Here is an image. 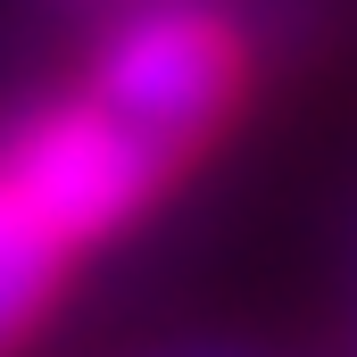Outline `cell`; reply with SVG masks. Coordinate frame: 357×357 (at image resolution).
<instances>
[{
    "instance_id": "6da1fadb",
    "label": "cell",
    "mask_w": 357,
    "mask_h": 357,
    "mask_svg": "<svg viewBox=\"0 0 357 357\" xmlns=\"http://www.w3.org/2000/svg\"><path fill=\"white\" fill-rule=\"evenodd\" d=\"M84 100L183 175L250 100V33L225 0H125L108 8Z\"/></svg>"
},
{
    "instance_id": "7a4b0ae2",
    "label": "cell",
    "mask_w": 357,
    "mask_h": 357,
    "mask_svg": "<svg viewBox=\"0 0 357 357\" xmlns=\"http://www.w3.org/2000/svg\"><path fill=\"white\" fill-rule=\"evenodd\" d=\"M0 175L33 199V216H42L67 250L116 241V233L142 225V216L167 199V183H175L133 133H116L84 91L25 108V116L0 133Z\"/></svg>"
},
{
    "instance_id": "3957f363",
    "label": "cell",
    "mask_w": 357,
    "mask_h": 357,
    "mask_svg": "<svg viewBox=\"0 0 357 357\" xmlns=\"http://www.w3.org/2000/svg\"><path fill=\"white\" fill-rule=\"evenodd\" d=\"M67 266H75V250L33 216V199L17 183L0 175V357H17L42 333L50 299L67 291Z\"/></svg>"
},
{
    "instance_id": "277c9868",
    "label": "cell",
    "mask_w": 357,
    "mask_h": 357,
    "mask_svg": "<svg viewBox=\"0 0 357 357\" xmlns=\"http://www.w3.org/2000/svg\"><path fill=\"white\" fill-rule=\"evenodd\" d=\"M142 357H258L241 341H167V349H142Z\"/></svg>"
},
{
    "instance_id": "5b68a950",
    "label": "cell",
    "mask_w": 357,
    "mask_h": 357,
    "mask_svg": "<svg viewBox=\"0 0 357 357\" xmlns=\"http://www.w3.org/2000/svg\"><path fill=\"white\" fill-rule=\"evenodd\" d=\"M84 8H125V0H84Z\"/></svg>"
}]
</instances>
